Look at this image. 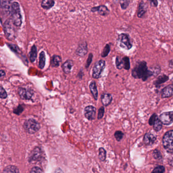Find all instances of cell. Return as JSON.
Listing matches in <instances>:
<instances>
[{
    "label": "cell",
    "mask_w": 173,
    "mask_h": 173,
    "mask_svg": "<svg viewBox=\"0 0 173 173\" xmlns=\"http://www.w3.org/2000/svg\"><path fill=\"white\" fill-rule=\"evenodd\" d=\"M133 77L136 79H141L143 81L154 75L152 71L148 69L147 64L144 61L138 62L132 71Z\"/></svg>",
    "instance_id": "cell-1"
},
{
    "label": "cell",
    "mask_w": 173,
    "mask_h": 173,
    "mask_svg": "<svg viewBox=\"0 0 173 173\" xmlns=\"http://www.w3.org/2000/svg\"><path fill=\"white\" fill-rule=\"evenodd\" d=\"M11 13L13 25L16 26H20L22 24V16L20 13L19 5L17 2H13L12 4Z\"/></svg>",
    "instance_id": "cell-2"
},
{
    "label": "cell",
    "mask_w": 173,
    "mask_h": 173,
    "mask_svg": "<svg viewBox=\"0 0 173 173\" xmlns=\"http://www.w3.org/2000/svg\"><path fill=\"white\" fill-rule=\"evenodd\" d=\"M163 145L167 152L173 153V130L165 134L163 139Z\"/></svg>",
    "instance_id": "cell-3"
},
{
    "label": "cell",
    "mask_w": 173,
    "mask_h": 173,
    "mask_svg": "<svg viewBox=\"0 0 173 173\" xmlns=\"http://www.w3.org/2000/svg\"><path fill=\"white\" fill-rule=\"evenodd\" d=\"M23 127L26 132L30 134H34L39 131L41 126L36 120L29 119L25 121Z\"/></svg>",
    "instance_id": "cell-4"
},
{
    "label": "cell",
    "mask_w": 173,
    "mask_h": 173,
    "mask_svg": "<svg viewBox=\"0 0 173 173\" xmlns=\"http://www.w3.org/2000/svg\"><path fill=\"white\" fill-rule=\"evenodd\" d=\"M105 67V62L103 60L97 61L94 65L92 72V77L93 78L99 79L101 77Z\"/></svg>",
    "instance_id": "cell-5"
},
{
    "label": "cell",
    "mask_w": 173,
    "mask_h": 173,
    "mask_svg": "<svg viewBox=\"0 0 173 173\" xmlns=\"http://www.w3.org/2000/svg\"><path fill=\"white\" fill-rule=\"evenodd\" d=\"M12 21L10 20H7L4 25V32L7 38L9 40H13L15 38V31L12 25Z\"/></svg>",
    "instance_id": "cell-6"
},
{
    "label": "cell",
    "mask_w": 173,
    "mask_h": 173,
    "mask_svg": "<svg viewBox=\"0 0 173 173\" xmlns=\"http://www.w3.org/2000/svg\"><path fill=\"white\" fill-rule=\"evenodd\" d=\"M119 46L124 49L129 50L132 47L127 35L122 34L119 36Z\"/></svg>",
    "instance_id": "cell-7"
},
{
    "label": "cell",
    "mask_w": 173,
    "mask_h": 173,
    "mask_svg": "<svg viewBox=\"0 0 173 173\" xmlns=\"http://www.w3.org/2000/svg\"><path fill=\"white\" fill-rule=\"evenodd\" d=\"M43 152L41 149L37 147L31 151V155L29 157V162H39L42 159Z\"/></svg>",
    "instance_id": "cell-8"
},
{
    "label": "cell",
    "mask_w": 173,
    "mask_h": 173,
    "mask_svg": "<svg viewBox=\"0 0 173 173\" xmlns=\"http://www.w3.org/2000/svg\"><path fill=\"white\" fill-rule=\"evenodd\" d=\"M160 119L163 124L168 126L173 123V111L162 113L160 116Z\"/></svg>",
    "instance_id": "cell-9"
},
{
    "label": "cell",
    "mask_w": 173,
    "mask_h": 173,
    "mask_svg": "<svg viewBox=\"0 0 173 173\" xmlns=\"http://www.w3.org/2000/svg\"><path fill=\"white\" fill-rule=\"evenodd\" d=\"M96 113V109L93 106H88L84 109V115L85 117L89 120H93L95 119Z\"/></svg>",
    "instance_id": "cell-10"
},
{
    "label": "cell",
    "mask_w": 173,
    "mask_h": 173,
    "mask_svg": "<svg viewBox=\"0 0 173 173\" xmlns=\"http://www.w3.org/2000/svg\"><path fill=\"white\" fill-rule=\"evenodd\" d=\"M18 93L22 99L26 100H31L34 95V92L32 90L25 88H19Z\"/></svg>",
    "instance_id": "cell-11"
},
{
    "label": "cell",
    "mask_w": 173,
    "mask_h": 173,
    "mask_svg": "<svg viewBox=\"0 0 173 173\" xmlns=\"http://www.w3.org/2000/svg\"><path fill=\"white\" fill-rule=\"evenodd\" d=\"M157 137L154 134L151 133H146L144 135L143 142L146 145H151L155 142Z\"/></svg>",
    "instance_id": "cell-12"
},
{
    "label": "cell",
    "mask_w": 173,
    "mask_h": 173,
    "mask_svg": "<svg viewBox=\"0 0 173 173\" xmlns=\"http://www.w3.org/2000/svg\"><path fill=\"white\" fill-rule=\"evenodd\" d=\"M173 95V84L169 85L162 90L161 96L162 98H166Z\"/></svg>",
    "instance_id": "cell-13"
},
{
    "label": "cell",
    "mask_w": 173,
    "mask_h": 173,
    "mask_svg": "<svg viewBox=\"0 0 173 173\" xmlns=\"http://www.w3.org/2000/svg\"><path fill=\"white\" fill-rule=\"evenodd\" d=\"M101 103L104 106H108L113 101V96L109 93H103L101 96Z\"/></svg>",
    "instance_id": "cell-14"
},
{
    "label": "cell",
    "mask_w": 173,
    "mask_h": 173,
    "mask_svg": "<svg viewBox=\"0 0 173 173\" xmlns=\"http://www.w3.org/2000/svg\"><path fill=\"white\" fill-rule=\"evenodd\" d=\"M11 0H0V7L7 12L11 13Z\"/></svg>",
    "instance_id": "cell-15"
},
{
    "label": "cell",
    "mask_w": 173,
    "mask_h": 173,
    "mask_svg": "<svg viewBox=\"0 0 173 173\" xmlns=\"http://www.w3.org/2000/svg\"><path fill=\"white\" fill-rule=\"evenodd\" d=\"M74 65V62L72 60L69 59L64 62L62 65V70L66 74H69L71 72L72 68Z\"/></svg>",
    "instance_id": "cell-16"
},
{
    "label": "cell",
    "mask_w": 173,
    "mask_h": 173,
    "mask_svg": "<svg viewBox=\"0 0 173 173\" xmlns=\"http://www.w3.org/2000/svg\"><path fill=\"white\" fill-rule=\"evenodd\" d=\"M77 55L80 56H84L87 53V46L86 43H82L78 46L77 51H76Z\"/></svg>",
    "instance_id": "cell-17"
},
{
    "label": "cell",
    "mask_w": 173,
    "mask_h": 173,
    "mask_svg": "<svg viewBox=\"0 0 173 173\" xmlns=\"http://www.w3.org/2000/svg\"><path fill=\"white\" fill-rule=\"evenodd\" d=\"M90 91L92 95H93V98L96 101L98 100V92L97 88L96 83L95 81H92L90 83L89 85Z\"/></svg>",
    "instance_id": "cell-18"
},
{
    "label": "cell",
    "mask_w": 173,
    "mask_h": 173,
    "mask_svg": "<svg viewBox=\"0 0 173 173\" xmlns=\"http://www.w3.org/2000/svg\"><path fill=\"white\" fill-rule=\"evenodd\" d=\"M92 11L98 12L100 14L103 15V16L106 15L109 13V10L107 8L104 6H100L95 8H93L92 9Z\"/></svg>",
    "instance_id": "cell-19"
},
{
    "label": "cell",
    "mask_w": 173,
    "mask_h": 173,
    "mask_svg": "<svg viewBox=\"0 0 173 173\" xmlns=\"http://www.w3.org/2000/svg\"><path fill=\"white\" fill-rule=\"evenodd\" d=\"M61 62V58L60 56H57V55H54L53 56L52 59H51V65L52 67L57 68L59 67Z\"/></svg>",
    "instance_id": "cell-20"
},
{
    "label": "cell",
    "mask_w": 173,
    "mask_h": 173,
    "mask_svg": "<svg viewBox=\"0 0 173 173\" xmlns=\"http://www.w3.org/2000/svg\"><path fill=\"white\" fill-rule=\"evenodd\" d=\"M54 5V0H42V7L45 9H49L52 8Z\"/></svg>",
    "instance_id": "cell-21"
},
{
    "label": "cell",
    "mask_w": 173,
    "mask_h": 173,
    "mask_svg": "<svg viewBox=\"0 0 173 173\" xmlns=\"http://www.w3.org/2000/svg\"><path fill=\"white\" fill-rule=\"evenodd\" d=\"M45 62H46V56L44 51H42L40 53L39 56V67L40 69H43L44 68L45 65Z\"/></svg>",
    "instance_id": "cell-22"
},
{
    "label": "cell",
    "mask_w": 173,
    "mask_h": 173,
    "mask_svg": "<svg viewBox=\"0 0 173 173\" xmlns=\"http://www.w3.org/2000/svg\"><path fill=\"white\" fill-rule=\"evenodd\" d=\"M98 158L101 162H104L106 159V151L103 147H100L99 149Z\"/></svg>",
    "instance_id": "cell-23"
},
{
    "label": "cell",
    "mask_w": 173,
    "mask_h": 173,
    "mask_svg": "<svg viewBox=\"0 0 173 173\" xmlns=\"http://www.w3.org/2000/svg\"><path fill=\"white\" fill-rule=\"evenodd\" d=\"M37 56V50L36 46H34L31 47V50L30 52V61L32 62H34L36 61V58Z\"/></svg>",
    "instance_id": "cell-24"
},
{
    "label": "cell",
    "mask_w": 173,
    "mask_h": 173,
    "mask_svg": "<svg viewBox=\"0 0 173 173\" xmlns=\"http://www.w3.org/2000/svg\"><path fill=\"white\" fill-rule=\"evenodd\" d=\"M152 126H153L154 129L156 132H159V131H160V129H162V126H163V123L160 121V118L157 117L155 119V121H154Z\"/></svg>",
    "instance_id": "cell-25"
},
{
    "label": "cell",
    "mask_w": 173,
    "mask_h": 173,
    "mask_svg": "<svg viewBox=\"0 0 173 173\" xmlns=\"http://www.w3.org/2000/svg\"><path fill=\"white\" fill-rule=\"evenodd\" d=\"M146 11V5L143 2H141L139 5V9H138V17H142L143 16L144 14L145 13Z\"/></svg>",
    "instance_id": "cell-26"
},
{
    "label": "cell",
    "mask_w": 173,
    "mask_h": 173,
    "mask_svg": "<svg viewBox=\"0 0 173 173\" xmlns=\"http://www.w3.org/2000/svg\"><path fill=\"white\" fill-rule=\"evenodd\" d=\"M3 172L4 173H19V171L16 167L14 165H9L5 168Z\"/></svg>",
    "instance_id": "cell-27"
},
{
    "label": "cell",
    "mask_w": 173,
    "mask_h": 173,
    "mask_svg": "<svg viewBox=\"0 0 173 173\" xmlns=\"http://www.w3.org/2000/svg\"><path fill=\"white\" fill-rule=\"evenodd\" d=\"M124 64L123 68L126 70H129L130 69V59L129 57H124L122 58Z\"/></svg>",
    "instance_id": "cell-28"
},
{
    "label": "cell",
    "mask_w": 173,
    "mask_h": 173,
    "mask_svg": "<svg viewBox=\"0 0 173 173\" xmlns=\"http://www.w3.org/2000/svg\"><path fill=\"white\" fill-rule=\"evenodd\" d=\"M169 77L166 75H163L162 76L158 77L157 81H155V84L157 85L163 83L167 81L168 80Z\"/></svg>",
    "instance_id": "cell-29"
},
{
    "label": "cell",
    "mask_w": 173,
    "mask_h": 173,
    "mask_svg": "<svg viewBox=\"0 0 173 173\" xmlns=\"http://www.w3.org/2000/svg\"><path fill=\"white\" fill-rule=\"evenodd\" d=\"M116 67L118 69L121 70L124 67V64H123V61L122 59H121L119 56H117L116 60Z\"/></svg>",
    "instance_id": "cell-30"
},
{
    "label": "cell",
    "mask_w": 173,
    "mask_h": 173,
    "mask_svg": "<svg viewBox=\"0 0 173 173\" xmlns=\"http://www.w3.org/2000/svg\"><path fill=\"white\" fill-rule=\"evenodd\" d=\"M114 137L118 142L121 141L124 136V134L121 131H117L114 133Z\"/></svg>",
    "instance_id": "cell-31"
},
{
    "label": "cell",
    "mask_w": 173,
    "mask_h": 173,
    "mask_svg": "<svg viewBox=\"0 0 173 173\" xmlns=\"http://www.w3.org/2000/svg\"><path fill=\"white\" fill-rule=\"evenodd\" d=\"M152 154H153V156H154V158L156 159L160 160L162 159V154L159 150H157V149L154 150Z\"/></svg>",
    "instance_id": "cell-32"
},
{
    "label": "cell",
    "mask_w": 173,
    "mask_h": 173,
    "mask_svg": "<svg viewBox=\"0 0 173 173\" xmlns=\"http://www.w3.org/2000/svg\"><path fill=\"white\" fill-rule=\"evenodd\" d=\"M119 3L121 5V7L123 9H126L129 6L130 3V0H120Z\"/></svg>",
    "instance_id": "cell-33"
},
{
    "label": "cell",
    "mask_w": 173,
    "mask_h": 173,
    "mask_svg": "<svg viewBox=\"0 0 173 173\" xmlns=\"http://www.w3.org/2000/svg\"><path fill=\"white\" fill-rule=\"evenodd\" d=\"M110 45H106V46L103 49V52L102 53V57H105L107 56L108 53H110Z\"/></svg>",
    "instance_id": "cell-34"
},
{
    "label": "cell",
    "mask_w": 173,
    "mask_h": 173,
    "mask_svg": "<svg viewBox=\"0 0 173 173\" xmlns=\"http://www.w3.org/2000/svg\"><path fill=\"white\" fill-rule=\"evenodd\" d=\"M165 171V167L163 165H158L156 167L153 171L152 173H164Z\"/></svg>",
    "instance_id": "cell-35"
},
{
    "label": "cell",
    "mask_w": 173,
    "mask_h": 173,
    "mask_svg": "<svg viewBox=\"0 0 173 173\" xmlns=\"http://www.w3.org/2000/svg\"><path fill=\"white\" fill-rule=\"evenodd\" d=\"M104 107L103 106L99 108V110H98V117H97L98 119L100 120V119H101L103 117L104 115Z\"/></svg>",
    "instance_id": "cell-36"
},
{
    "label": "cell",
    "mask_w": 173,
    "mask_h": 173,
    "mask_svg": "<svg viewBox=\"0 0 173 173\" xmlns=\"http://www.w3.org/2000/svg\"><path fill=\"white\" fill-rule=\"evenodd\" d=\"M31 173H44V171L38 167H34L31 168L30 171Z\"/></svg>",
    "instance_id": "cell-37"
},
{
    "label": "cell",
    "mask_w": 173,
    "mask_h": 173,
    "mask_svg": "<svg viewBox=\"0 0 173 173\" xmlns=\"http://www.w3.org/2000/svg\"><path fill=\"white\" fill-rule=\"evenodd\" d=\"M7 97V93L6 90L0 86V98L5 99Z\"/></svg>",
    "instance_id": "cell-38"
},
{
    "label": "cell",
    "mask_w": 173,
    "mask_h": 173,
    "mask_svg": "<svg viewBox=\"0 0 173 173\" xmlns=\"http://www.w3.org/2000/svg\"><path fill=\"white\" fill-rule=\"evenodd\" d=\"M157 117H158L155 113L152 115V116L150 117V119L149 120V124H150V126H152L154 121H155V120Z\"/></svg>",
    "instance_id": "cell-39"
},
{
    "label": "cell",
    "mask_w": 173,
    "mask_h": 173,
    "mask_svg": "<svg viewBox=\"0 0 173 173\" xmlns=\"http://www.w3.org/2000/svg\"><path fill=\"white\" fill-rule=\"evenodd\" d=\"M92 59H93V55L91 53L89 54L88 59L86 61V68H88L90 66V64H91L92 61Z\"/></svg>",
    "instance_id": "cell-40"
},
{
    "label": "cell",
    "mask_w": 173,
    "mask_h": 173,
    "mask_svg": "<svg viewBox=\"0 0 173 173\" xmlns=\"http://www.w3.org/2000/svg\"><path fill=\"white\" fill-rule=\"evenodd\" d=\"M9 45H9V46L10 48H11L12 50L16 52H19V49L17 46H16L15 45H12V44H9Z\"/></svg>",
    "instance_id": "cell-41"
},
{
    "label": "cell",
    "mask_w": 173,
    "mask_h": 173,
    "mask_svg": "<svg viewBox=\"0 0 173 173\" xmlns=\"http://www.w3.org/2000/svg\"><path fill=\"white\" fill-rule=\"evenodd\" d=\"M148 1L152 6L157 7V6L158 2L157 0H148Z\"/></svg>",
    "instance_id": "cell-42"
},
{
    "label": "cell",
    "mask_w": 173,
    "mask_h": 173,
    "mask_svg": "<svg viewBox=\"0 0 173 173\" xmlns=\"http://www.w3.org/2000/svg\"><path fill=\"white\" fill-rule=\"evenodd\" d=\"M5 75V73L4 71L0 70V77L4 76Z\"/></svg>",
    "instance_id": "cell-43"
},
{
    "label": "cell",
    "mask_w": 173,
    "mask_h": 173,
    "mask_svg": "<svg viewBox=\"0 0 173 173\" xmlns=\"http://www.w3.org/2000/svg\"><path fill=\"white\" fill-rule=\"evenodd\" d=\"M169 164H170L171 166L173 167V158L171 160H170V161H169Z\"/></svg>",
    "instance_id": "cell-44"
},
{
    "label": "cell",
    "mask_w": 173,
    "mask_h": 173,
    "mask_svg": "<svg viewBox=\"0 0 173 173\" xmlns=\"http://www.w3.org/2000/svg\"><path fill=\"white\" fill-rule=\"evenodd\" d=\"M169 65H170V67H171L172 68H173V60L170 61Z\"/></svg>",
    "instance_id": "cell-45"
}]
</instances>
